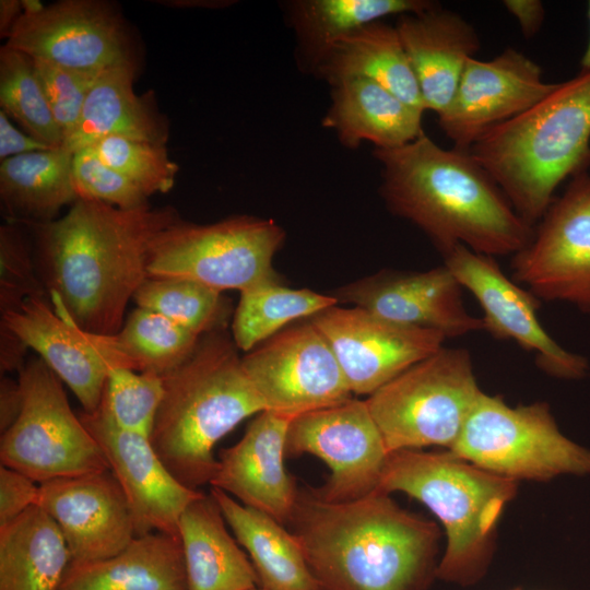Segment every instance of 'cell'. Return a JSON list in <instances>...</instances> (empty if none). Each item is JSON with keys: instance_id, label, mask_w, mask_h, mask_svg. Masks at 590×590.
<instances>
[{"instance_id": "obj_45", "label": "cell", "mask_w": 590, "mask_h": 590, "mask_svg": "<svg viewBox=\"0 0 590 590\" xmlns=\"http://www.w3.org/2000/svg\"><path fill=\"white\" fill-rule=\"evenodd\" d=\"M27 345L9 328L0 322V368L1 374L16 371L25 365Z\"/></svg>"}, {"instance_id": "obj_21", "label": "cell", "mask_w": 590, "mask_h": 590, "mask_svg": "<svg viewBox=\"0 0 590 590\" xmlns=\"http://www.w3.org/2000/svg\"><path fill=\"white\" fill-rule=\"evenodd\" d=\"M36 505L60 528L71 563L110 557L135 536L129 503L110 470L46 481Z\"/></svg>"}, {"instance_id": "obj_24", "label": "cell", "mask_w": 590, "mask_h": 590, "mask_svg": "<svg viewBox=\"0 0 590 590\" xmlns=\"http://www.w3.org/2000/svg\"><path fill=\"white\" fill-rule=\"evenodd\" d=\"M423 113L371 80L351 78L332 85L322 126L333 130L346 148L368 141L375 149L390 150L424 132Z\"/></svg>"}, {"instance_id": "obj_41", "label": "cell", "mask_w": 590, "mask_h": 590, "mask_svg": "<svg viewBox=\"0 0 590 590\" xmlns=\"http://www.w3.org/2000/svg\"><path fill=\"white\" fill-rule=\"evenodd\" d=\"M72 175L79 199L96 200L122 210L149 205V198L131 180L102 161L92 146L74 153Z\"/></svg>"}, {"instance_id": "obj_17", "label": "cell", "mask_w": 590, "mask_h": 590, "mask_svg": "<svg viewBox=\"0 0 590 590\" xmlns=\"http://www.w3.org/2000/svg\"><path fill=\"white\" fill-rule=\"evenodd\" d=\"M556 84L543 81L541 67L511 47L488 61L472 57L438 125L455 149L470 151L484 133L527 110Z\"/></svg>"}, {"instance_id": "obj_47", "label": "cell", "mask_w": 590, "mask_h": 590, "mask_svg": "<svg viewBox=\"0 0 590 590\" xmlns=\"http://www.w3.org/2000/svg\"><path fill=\"white\" fill-rule=\"evenodd\" d=\"M22 2L19 0L0 1V34L8 37L12 26L22 14Z\"/></svg>"}, {"instance_id": "obj_27", "label": "cell", "mask_w": 590, "mask_h": 590, "mask_svg": "<svg viewBox=\"0 0 590 590\" xmlns=\"http://www.w3.org/2000/svg\"><path fill=\"white\" fill-rule=\"evenodd\" d=\"M235 539L249 554L262 590H322L297 538L267 514L211 487Z\"/></svg>"}, {"instance_id": "obj_33", "label": "cell", "mask_w": 590, "mask_h": 590, "mask_svg": "<svg viewBox=\"0 0 590 590\" xmlns=\"http://www.w3.org/2000/svg\"><path fill=\"white\" fill-rule=\"evenodd\" d=\"M338 304L332 295L307 288H290L278 280L240 292L232 322V338L239 350L249 352L290 322L310 318Z\"/></svg>"}, {"instance_id": "obj_16", "label": "cell", "mask_w": 590, "mask_h": 590, "mask_svg": "<svg viewBox=\"0 0 590 590\" xmlns=\"http://www.w3.org/2000/svg\"><path fill=\"white\" fill-rule=\"evenodd\" d=\"M5 45L32 59L83 71L132 61L119 14L95 0H63L22 12Z\"/></svg>"}, {"instance_id": "obj_23", "label": "cell", "mask_w": 590, "mask_h": 590, "mask_svg": "<svg viewBox=\"0 0 590 590\" xmlns=\"http://www.w3.org/2000/svg\"><path fill=\"white\" fill-rule=\"evenodd\" d=\"M396 28L417 80L426 110L449 106L467 61L481 49L475 28L440 4L399 15Z\"/></svg>"}, {"instance_id": "obj_12", "label": "cell", "mask_w": 590, "mask_h": 590, "mask_svg": "<svg viewBox=\"0 0 590 590\" xmlns=\"http://www.w3.org/2000/svg\"><path fill=\"white\" fill-rule=\"evenodd\" d=\"M286 456L312 455L330 475L312 488L328 502H349L379 489L389 450L366 400L345 402L295 416L288 427Z\"/></svg>"}, {"instance_id": "obj_30", "label": "cell", "mask_w": 590, "mask_h": 590, "mask_svg": "<svg viewBox=\"0 0 590 590\" xmlns=\"http://www.w3.org/2000/svg\"><path fill=\"white\" fill-rule=\"evenodd\" d=\"M71 562L60 528L38 505L0 528V590H58Z\"/></svg>"}, {"instance_id": "obj_48", "label": "cell", "mask_w": 590, "mask_h": 590, "mask_svg": "<svg viewBox=\"0 0 590 590\" xmlns=\"http://www.w3.org/2000/svg\"><path fill=\"white\" fill-rule=\"evenodd\" d=\"M588 19H589V26H590V1L588 2ZM581 71H590V35H589V42L587 49L581 58L580 61Z\"/></svg>"}, {"instance_id": "obj_44", "label": "cell", "mask_w": 590, "mask_h": 590, "mask_svg": "<svg viewBox=\"0 0 590 590\" xmlns=\"http://www.w3.org/2000/svg\"><path fill=\"white\" fill-rule=\"evenodd\" d=\"M504 7L517 19L526 38L539 33L544 21V5L539 0H505Z\"/></svg>"}, {"instance_id": "obj_11", "label": "cell", "mask_w": 590, "mask_h": 590, "mask_svg": "<svg viewBox=\"0 0 590 590\" xmlns=\"http://www.w3.org/2000/svg\"><path fill=\"white\" fill-rule=\"evenodd\" d=\"M512 280L540 300H559L590 314V174L581 172L555 198L531 241L514 255Z\"/></svg>"}, {"instance_id": "obj_13", "label": "cell", "mask_w": 590, "mask_h": 590, "mask_svg": "<svg viewBox=\"0 0 590 590\" xmlns=\"http://www.w3.org/2000/svg\"><path fill=\"white\" fill-rule=\"evenodd\" d=\"M241 364L266 410L295 417L352 399L330 345L310 320L281 330L241 356Z\"/></svg>"}, {"instance_id": "obj_32", "label": "cell", "mask_w": 590, "mask_h": 590, "mask_svg": "<svg viewBox=\"0 0 590 590\" xmlns=\"http://www.w3.org/2000/svg\"><path fill=\"white\" fill-rule=\"evenodd\" d=\"M438 4L429 0H295L286 2L298 57L314 71L335 44L388 15L415 14Z\"/></svg>"}, {"instance_id": "obj_36", "label": "cell", "mask_w": 590, "mask_h": 590, "mask_svg": "<svg viewBox=\"0 0 590 590\" xmlns=\"http://www.w3.org/2000/svg\"><path fill=\"white\" fill-rule=\"evenodd\" d=\"M0 106L27 134L52 149L63 146L32 58L5 44L0 49Z\"/></svg>"}, {"instance_id": "obj_50", "label": "cell", "mask_w": 590, "mask_h": 590, "mask_svg": "<svg viewBox=\"0 0 590 590\" xmlns=\"http://www.w3.org/2000/svg\"><path fill=\"white\" fill-rule=\"evenodd\" d=\"M516 590H519V589H516Z\"/></svg>"}, {"instance_id": "obj_34", "label": "cell", "mask_w": 590, "mask_h": 590, "mask_svg": "<svg viewBox=\"0 0 590 590\" xmlns=\"http://www.w3.org/2000/svg\"><path fill=\"white\" fill-rule=\"evenodd\" d=\"M132 300L199 337L225 329L231 315L222 292L189 279L148 276Z\"/></svg>"}, {"instance_id": "obj_15", "label": "cell", "mask_w": 590, "mask_h": 590, "mask_svg": "<svg viewBox=\"0 0 590 590\" xmlns=\"http://www.w3.org/2000/svg\"><path fill=\"white\" fill-rule=\"evenodd\" d=\"M309 320L327 340L355 394L370 396L437 352L446 340L436 330L399 324L359 307L334 305Z\"/></svg>"}, {"instance_id": "obj_6", "label": "cell", "mask_w": 590, "mask_h": 590, "mask_svg": "<svg viewBox=\"0 0 590 590\" xmlns=\"http://www.w3.org/2000/svg\"><path fill=\"white\" fill-rule=\"evenodd\" d=\"M402 492L424 504L442 524L447 545L436 578L476 583L487 571L499 518L515 497L517 481L448 452H390L379 489Z\"/></svg>"}, {"instance_id": "obj_8", "label": "cell", "mask_w": 590, "mask_h": 590, "mask_svg": "<svg viewBox=\"0 0 590 590\" xmlns=\"http://www.w3.org/2000/svg\"><path fill=\"white\" fill-rule=\"evenodd\" d=\"M449 451L516 481L590 474V450L559 430L547 403L510 406L483 391Z\"/></svg>"}, {"instance_id": "obj_25", "label": "cell", "mask_w": 590, "mask_h": 590, "mask_svg": "<svg viewBox=\"0 0 590 590\" xmlns=\"http://www.w3.org/2000/svg\"><path fill=\"white\" fill-rule=\"evenodd\" d=\"M58 590H188L181 542L161 532L137 535L110 557L71 563Z\"/></svg>"}, {"instance_id": "obj_29", "label": "cell", "mask_w": 590, "mask_h": 590, "mask_svg": "<svg viewBox=\"0 0 590 590\" xmlns=\"http://www.w3.org/2000/svg\"><path fill=\"white\" fill-rule=\"evenodd\" d=\"M314 74L331 85L345 79L365 78L406 104L426 110L398 31L382 21L365 25L339 40Z\"/></svg>"}, {"instance_id": "obj_18", "label": "cell", "mask_w": 590, "mask_h": 590, "mask_svg": "<svg viewBox=\"0 0 590 590\" xmlns=\"http://www.w3.org/2000/svg\"><path fill=\"white\" fill-rule=\"evenodd\" d=\"M1 323L33 349L75 394L83 412H95L108 373L131 369L115 335L88 332L59 315L47 298H28L1 314Z\"/></svg>"}, {"instance_id": "obj_35", "label": "cell", "mask_w": 590, "mask_h": 590, "mask_svg": "<svg viewBox=\"0 0 590 590\" xmlns=\"http://www.w3.org/2000/svg\"><path fill=\"white\" fill-rule=\"evenodd\" d=\"M115 339L132 370L163 377L188 358L200 337L155 311L137 307Z\"/></svg>"}, {"instance_id": "obj_28", "label": "cell", "mask_w": 590, "mask_h": 590, "mask_svg": "<svg viewBox=\"0 0 590 590\" xmlns=\"http://www.w3.org/2000/svg\"><path fill=\"white\" fill-rule=\"evenodd\" d=\"M134 66L126 62L99 75L76 129L62 148L75 153L109 135L166 143L168 129L162 116L133 91Z\"/></svg>"}, {"instance_id": "obj_1", "label": "cell", "mask_w": 590, "mask_h": 590, "mask_svg": "<svg viewBox=\"0 0 590 590\" xmlns=\"http://www.w3.org/2000/svg\"><path fill=\"white\" fill-rule=\"evenodd\" d=\"M178 217L172 206L122 210L78 199L61 217L21 225L33 235L37 270L55 311L88 332L115 335L149 276L156 235Z\"/></svg>"}, {"instance_id": "obj_2", "label": "cell", "mask_w": 590, "mask_h": 590, "mask_svg": "<svg viewBox=\"0 0 590 590\" xmlns=\"http://www.w3.org/2000/svg\"><path fill=\"white\" fill-rule=\"evenodd\" d=\"M286 526L322 590H425L436 578L438 527L388 493L328 502L298 488Z\"/></svg>"}, {"instance_id": "obj_38", "label": "cell", "mask_w": 590, "mask_h": 590, "mask_svg": "<svg viewBox=\"0 0 590 590\" xmlns=\"http://www.w3.org/2000/svg\"><path fill=\"white\" fill-rule=\"evenodd\" d=\"M108 166L131 180L148 198L168 192L178 165L168 157L165 144L109 135L91 145Z\"/></svg>"}, {"instance_id": "obj_5", "label": "cell", "mask_w": 590, "mask_h": 590, "mask_svg": "<svg viewBox=\"0 0 590 590\" xmlns=\"http://www.w3.org/2000/svg\"><path fill=\"white\" fill-rule=\"evenodd\" d=\"M470 153L516 213L535 227L557 186L590 165V71L557 83L527 110L484 133Z\"/></svg>"}, {"instance_id": "obj_39", "label": "cell", "mask_w": 590, "mask_h": 590, "mask_svg": "<svg viewBox=\"0 0 590 590\" xmlns=\"http://www.w3.org/2000/svg\"><path fill=\"white\" fill-rule=\"evenodd\" d=\"M31 241L22 225L7 222L0 226V310H17L28 298H47ZM48 299V298H47Z\"/></svg>"}, {"instance_id": "obj_43", "label": "cell", "mask_w": 590, "mask_h": 590, "mask_svg": "<svg viewBox=\"0 0 590 590\" xmlns=\"http://www.w3.org/2000/svg\"><path fill=\"white\" fill-rule=\"evenodd\" d=\"M50 149L52 148L46 143L20 131L10 121L9 116L0 109V161Z\"/></svg>"}, {"instance_id": "obj_31", "label": "cell", "mask_w": 590, "mask_h": 590, "mask_svg": "<svg viewBox=\"0 0 590 590\" xmlns=\"http://www.w3.org/2000/svg\"><path fill=\"white\" fill-rule=\"evenodd\" d=\"M74 153L64 148L26 153L0 163V197L7 222L45 223L79 198Z\"/></svg>"}, {"instance_id": "obj_49", "label": "cell", "mask_w": 590, "mask_h": 590, "mask_svg": "<svg viewBox=\"0 0 590 590\" xmlns=\"http://www.w3.org/2000/svg\"><path fill=\"white\" fill-rule=\"evenodd\" d=\"M251 590H262L260 587L253 588Z\"/></svg>"}, {"instance_id": "obj_3", "label": "cell", "mask_w": 590, "mask_h": 590, "mask_svg": "<svg viewBox=\"0 0 590 590\" xmlns=\"http://www.w3.org/2000/svg\"><path fill=\"white\" fill-rule=\"evenodd\" d=\"M373 153L388 209L416 225L441 255L460 244L492 257L515 255L531 241L534 227L470 151L442 149L423 132Z\"/></svg>"}, {"instance_id": "obj_4", "label": "cell", "mask_w": 590, "mask_h": 590, "mask_svg": "<svg viewBox=\"0 0 590 590\" xmlns=\"http://www.w3.org/2000/svg\"><path fill=\"white\" fill-rule=\"evenodd\" d=\"M238 350L225 329L209 332L182 364L163 376L150 441L169 472L190 488L211 484L219 465L216 442L266 410Z\"/></svg>"}, {"instance_id": "obj_37", "label": "cell", "mask_w": 590, "mask_h": 590, "mask_svg": "<svg viewBox=\"0 0 590 590\" xmlns=\"http://www.w3.org/2000/svg\"><path fill=\"white\" fill-rule=\"evenodd\" d=\"M164 394L163 377L114 368L98 409L119 428L150 437Z\"/></svg>"}, {"instance_id": "obj_42", "label": "cell", "mask_w": 590, "mask_h": 590, "mask_svg": "<svg viewBox=\"0 0 590 590\" xmlns=\"http://www.w3.org/2000/svg\"><path fill=\"white\" fill-rule=\"evenodd\" d=\"M39 484L27 475L0 467V528L36 505Z\"/></svg>"}, {"instance_id": "obj_40", "label": "cell", "mask_w": 590, "mask_h": 590, "mask_svg": "<svg viewBox=\"0 0 590 590\" xmlns=\"http://www.w3.org/2000/svg\"><path fill=\"white\" fill-rule=\"evenodd\" d=\"M32 60L66 142L76 129L86 98L104 71H83L45 60Z\"/></svg>"}, {"instance_id": "obj_20", "label": "cell", "mask_w": 590, "mask_h": 590, "mask_svg": "<svg viewBox=\"0 0 590 590\" xmlns=\"http://www.w3.org/2000/svg\"><path fill=\"white\" fill-rule=\"evenodd\" d=\"M461 288L444 264L424 272L382 270L338 288L332 296L386 320L453 339L484 329L482 318L468 312Z\"/></svg>"}, {"instance_id": "obj_10", "label": "cell", "mask_w": 590, "mask_h": 590, "mask_svg": "<svg viewBox=\"0 0 590 590\" xmlns=\"http://www.w3.org/2000/svg\"><path fill=\"white\" fill-rule=\"evenodd\" d=\"M22 409L1 434L0 461L42 484L109 470L94 437L72 411L61 379L39 357L19 373Z\"/></svg>"}, {"instance_id": "obj_22", "label": "cell", "mask_w": 590, "mask_h": 590, "mask_svg": "<svg viewBox=\"0 0 590 590\" xmlns=\"http://www.w3.org/2000/svg\"><path fill=\"white\" fill-rule=\"evenodd\" d=\"M294 417L266 410L234 446L221 451L211 487L286 526L298 488L285 469V444Z\"/></svg>"}, {"instance_id": "obj_46", "label": "cell", "mask_w": 590, "mask_h": 590, "mask_svg": "<svg viewBox=\"0 0 590 590\" xmlns=\"http://www.w3.org/2000/svg\"><path fill=\"white\" fill-rule=\"evenodd\" d=\"M22 409V391L19 380L4 376L0 384V429L1 434L10 428Z\"/></svg>"}, {"instance_id": "obj_14", "label": "cell", "mask_w": 590, "mask_h": 590, "mask_svg": "<svg viewBox=\"0 0 590 590\" xmlns=\"http://www.w3.org/2000/svg\"><path fill=\"white\" fill-rule=\"evenodd\" d=\"M460 285L473 294L483 309L484 330L498 340H512L533 352L536 366L559 379H581L588 359L566 351L541 326L536 311L541 300L507 278L494 257L456 245L442 253Z\"/></svg>"}, {"instance_id": "obj_7", "label": "cell", "mask_w": 590, "mask_h": 590, "mask_svg": "<svg viewBox=\"0 0 590 590\" xmlns=\"http://www.w3.org/2000/svg\"><path fill=\"white\" fill-rule=\"evenodd\" d=\"M481 392L469 351L442 346L371 393L366 403L389 452L427 446L449 450Z\"/></svg>"}, {"instance_id": "obj_9", "label": "cell", "mask_w": 590, "mask_h": 590, "mask_svg": "<svg viewBox=\"0 0 590 590\" xmlns=\"http://www.w3.org/2000/svg\"><path fill=\"white\" fill-rule=\"evenodd\" d=\"M285 232L272 220L231 216L212 224L178 217L155 237L148 274L240 292L276 281L272 259Z\"/></svg>"}, {"instance_id": "obj_19", "label": "cell", "mask_w": 590, "mask_h": 590, "mask_svg": "<svg viewBox=\"0 0 590 590\" xmlns=\"http://www.w3.org/2000/svg\"><path fill=\"white\" fill-rule=\"evenodd\" d=\"M79 416L129 503L135 536L152 532L178 536L181 514L203 493L184 485L169 472L150 437L119 428L99 409Z\"/></svg>"}, {"instance_id": "obj_26", "label": "cell", "mask_w": 590, "mask_h": 590, "mask_svg": "<svg viewBox=\"0 0 590 590\" xmlns=\"http://www.w3.org/2000/svg\"><path fill=\"white\" fill-rule=\"evenodd\" d=\"M211 494H203L181 514V542L188 590H251L259 587L251 560L226 527Z\"/></svg>"}]
</instances>
